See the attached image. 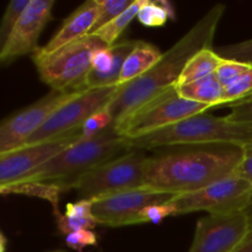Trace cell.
Returning <instances> with one entry per match:
<instances>
[{
  "label": "cell",
  "instance_id": "obj_30",
  "mask_svg": "<svg viewBox=\"0 0 252 252\" xmlns=\"http://www.w3.org/2000/svg\"><path fill=\"white\" fill-rule=\"evenodd\" d=\"M229 107H230V113L226 116L229 121L252 125V95L230 103Z\"/></svg>",
  "mask_w": 252,
  "mask_h": 252
},
{
  "label": "cell",
  "instance_id": "obj_20",
  "mask_svg": "<svg viewBox=\"0 0 252 252\" xmlns=\"http://www.w3.org/2000/svg\"><path fill=\"white\" fill-rule=\"evenodd\" d=\"M223 58L213 48H206L194 54L186 64L176 86L186 85L216 73Z\"/></svg>",
  "mask_w": 252,
  "mask_h": 252
},
{
  "label": "cell",
  "instance_id": "obj_16",
  "mask_svg": "<svg viewBox=\"0 0 252 252\" xmlns=\"http://www.w3.org/2000/svg\"><path fill=\"white\" fill-rule=\"evenodd\" d=\"M98 9V0H88L84 2L73 14L69 15V17H66L51 41L39 49L43 53H52L75 39L90 34L97 19Z\"/></svg>",
  "mask_w": 252,
  "mask_h": 252
},
{
  "label": "cell",
  "instance_id": "obj_35",
  "mask_svg": "<svg viewBox=\"0 0 252 252\" xmlns=\"http://www.w3.org/2000/svg\"><path fill=\"white\" fill-rule=\"evenodd\" d=\"M245 214L246 216H248V218H249V221H252V191H251V196H250V201H249V204H248V207H246L245 208Z\"/></svg>",
  "mask_w": 252,
  "mask_h": 252
},
{
  "label": "cell",
  "instance_id": "obj_1",
  "mask_svg": "<svg viewBox=\"0 0 252 252\" xmlns=\"http://www.w3.org/2000/svg\"><path fill=\"white\" fill-rule=\"evenodd\" d=\"M245 147L206 144L166 148L144 165V187L166 193H191L235 175Z\"/></svg>",
  "mask_w": 252,
  "mask_h": 252
},
{
  "label": "cell",
  "instance_id": "obj_33",
  "mask_svg": "<svg viewBox=\"0 0 252 252\" xmlns=\"http://www.w3.org/2000/svg\"><path fill=\"white\" fill-rule=\"evenodd\" d=\"M236 176L248 180L252 184V144L245 145V154L243 162L235 171Z\"/></svg>",
  "mask_w": 252,
  "mask_h": 252
},
{
  "label": "cell",
  "instance_id": "obj_29",
  "mask_svg": "<svg viewBox=\"0 0 252 252\" xmlns=\"http://www.w3.org/2000/svg\"><path fill=\"white\" fill-rule=\"evenodd\" d=\"M171 216H176V209L174 208V206H171L170 202H167V203L153 204V206L147 207L142 212V214H140V221H142V224H159L165 218Z\"/></svg>",
  "mask_w": 252,
  "mask_h": 252
},
{
  "label": "cell",
  "instance_id": "obj_17",
  "mask_svg": "<svg viewBox=\"0 0 252 252\" xmlns=\"http://www.w3.org/2000/svg\"><path fill=\"white\" fill-rule=\"evenodd\" d=\"M162 53L160 49L154 44L138 41L137 46L125 61L120 79H118V85L129 84L147 74L159 62Z\"/></svg>",
  "mask_w": 252,
  "mask_h": 252
},
{
  "label": "cell",
  "instance_id": "obj_34",
  "mask_svg": "<svg viewBox=\"0 0 252 252\" xmlns=\"http://www.w3.org/2000/svg\"><path fill=\"white\" fill-rule=\"evenodd\" d=\"M233 252H252V230L248 235V238L243 241V244Z\"/></svg>",
  "mask_w": 252,
  "mask_h": 252
},
{
  "label": "cell",
  "instance_id": "obj_18",
  "mask_svg": "<svg viewBox=\"0 0 252 252\" xmlns=\"http://www.w3.org/2000/svg\"><path fill=\"white\" fill-rule=\"evenodd\" d=\"M176 90L181 97L207 105L211 108L224 105V88L217 79L216 73L193 83L176 86Z\"/></svg>",
  "mask_w": 252,
  "mask_h": 252
},
{
  "label": "cell",
  "instance_id": "obj_22",
  "mask_svg": "<svg viewBox=\"0 0 252 252\" xmlns=\"http://www.w3.org/2000/svg\"><path fill=\"white\" fill-rule=\"evenodd\" d=\"M142 0H133L132 5L123 12L122 15L115 19L113 21L108 22L107 25L98 29L97 31L91 34H96L107 47H112L116 44V41L120 38L126 29L130 25V22L137 17L139 12Z\"/></svg>",
  "mask_w": 252,
  "mask_h": 252
},
{
  "label": "cell",
  "instance_id": "obj_6",
  "mask_svg": "<svg viewBox=\"0 0 252 252\" xmlns=\"http://www.w3.org/2000/svg\"><path fill=\"white\" fill-rule=\"evenodd\" d=\"M209 108L207 105L181 97L176 86H172L135 108L121 122L116 123L115 128L118 134L126 139H134L175 125L191 116L201 115Z\"/></svg>",
  "mask_w": 252,
  "mask_h": 252
},
{
  "label": "cell",
  "instance_id": "obj_27",
  "mask_svg": "<svg viewBox=\"0 0 252 252\" xmlns=\"http://www.w3.org/2000/svg\"><path fill=\"white\" fill-rule=\"evenodd\" d=\"M252 95V66L246 73H244L236 81H234L231 85L224 89L223 102L234 103L236 101H240L243 98Z\"/></svg>",
  "mask_w": 252,
  "mask_h": 252
},
{
  "label": "cell",
  "instance_id": "obj_19",
  "mask_svg": "<svg viewBox=\"0 0 252 252\" xmlns=\"http://www.w3.org/2000/svg\"><path fill=\"white\" fill-rule=\"evenodd\" d=\"M0 192H1V194H26V196L46 199L53 207V213L57 218V217L61 216L58 207L59 197L65 191L59 185L52 184V182L21 181L0 187Z\"/></svg>",
  "mask_w": 252,
  "mask_h": 252
},
{
  "label": "cell",
  "instance_id": "obj_25",
  "mask_svg": "<svg viewBox=\"0 0 252 252\" xmlns=\"http://www.w3.org/2000/svg\"><path fill=\"white\" fill-rule=\"evenodd\" d=\"M113 125H115V118L108 108L98 111L94 113L89 120H86V122L83 125L80 130L81 139L96 137Z\"/></svg>",
  "mask_w": 252,
  "mask_h": 252
},
{
  "label": "cell",
  "instance_id": "obj_31",
  "mask_svg": "<svg viewBox=\"0 0 252 252\" xmlns=\"http://www.w3.org/2000/svg\"><path fill=\"white\" fill-rule=\"evenodd\" d=\"M65 244L75 251H83L88 246L97 244V236L93 230H78L65 236Z\"/></svg>",
  "mask_w": 252,
  "mask_h": 252
},
{
  "label": "cell",
  "instance_id": "obj_3",
  "mask_svg": "<svg viewBox=\"0 0 252 252\" xmlns=\"http://www.w3.org/2000/svg\"><path fill=\"white\" fill-rule=\"evenodd\" d=\"M130 150L127 139L118 134L113 125L96 137L78 140L22 181L52 182L66 192L84 175Z\"/></svg>",
  "mask_w": 252,
  "mask_h": 252
},
{
  "label": "cell",
  "instance_id": "obj_21",
  "mask_svg": "<svg viewBox=\"0 0 252 252\" xmlns=\"http://www.w3.org/2000/svg\"><path fill=\"white\" fill-rule=\"evenodd\" d=\"M137 19L147 27L164 26L167 20L175 19V9L166 0H142Z\"/></svg>",
  "mask_w": 252,
  "mask_h": 252
},
{
  "label": "cell",
  "instance_id": "obj_8",
  "mask_svg": "<svg viewBox=\"0 0 252 252\" xmlns=\"http://www.w3.org/2000/svg\"><path fill=\"white\" fill-rule=\"evenodd\" d=\"M120 85L86 89L74 95L52 113L47 122L27 139L25 144L46 142L80 132L86 120L110 106ZM24 144V145H25ZM22 147V145H21Z\"/></svg>",
  "mask_w": 252,
  "mask_h": 252
},
{
  "label": "cell",
  "instance_id": "obj_5",
  "mask_svg": "<svg viewBox=\"0 0 252 252\" xmlns=\"http://www.w3.org/2000/svg\"><path fill=\"white\" fill-rule=\"evenodd\" d=\"M105 47L107 46L96 34H86L52 53H43L38 48L32 54V61L41 80L52 90L80 93L86 90L94 52Z\"/></svg>",
  "mask_w": 252,
  "mask_h": 252
},
{
  "label": "cell",
  "instance_id": "obj_23",
  "mask_svg": "<svg viewBox=\"0 0 252 252\" xmlns=\"http://www.w3.org/2000/svg\"><path fill=\"white\" fill-rule=\"evenodd\" d=\"M30 1L31 0H11L7 4L4 16H2L1 25H0V49L6 43L10 33L12 32L15 25L17 24L26 7L29 6Z\"/></svg>",
  "mask_w": 252,
  "mask_h": 252
},
{
  "label": "cell",
  "instance_id": "obj_32",
  "mask_svg": "<svg viewBox=\"0 0 252 252\" xmlns=\"http://www.w3.org/2000/svg\"><path fill=\"white\" fill-rule=\"evenodd\" d=\"M93 203L94 201L90 199H80L75 203H68L65 206V216L78 219L95 218L93 214Z\"/></svg>",
  "mask_w": 252,
  "mask_h": 252
},
{
  "label": "cell",
  "instance_id": "obj_2",
  "mask_svg": "<svg viewBox=\"0 0 252 252\" xmlns=\"http://www.w3.org/2000/svg\"><path fill=\"white\" fill-rule=\"evenodd\" d=\"M224 11L225 5H214L169 51L162 53L159 62L147 74L118 88L115 98L107 107L115 118V125L160 93L176 86L192 57L202 49L212 48Z\"/></svg>",
  "mask_w": 252,
  "mask_h": 252
},
{
  "label": "cell",
  "instance_id": "obj_36",
  "mask_svg": "<svg viewBox=\"0 0 252 252\" xmlns=\"http://www.w3.org/2000/svg\"><path fill=\"white\" fill-rule=\"evenodd\" d=\"M51 252H62V251H51Z\"/></svg>",
  "mask_w": 252,
  "mask_h": 252
},
{
  "label": "cell",
  "instance_id": "obj_24",
  "mask_svg": "<svg viewBox=\"0 0 252 252\" xmlns=\"http://www.w3.org/2000/svg\"><path fill=\"white\" fill-rule=\"evenodd\" d=\"M132 2L133 1H129V0H98L100 9H98L97 19H96L91 33L96 32L105 25H107L108 22L117 19L120 15H122L132 5Z\"/></svg>",
  "mask_w": 252,
  "mask_h": 252
},
{
  "label": "cell",
  "instance_id": "obj_11",
  "mask_svg": "<svg viewBox=\"0 0 252 252\" xmlns=\"http://www.w3.org/2000/svg\"><path fill=\"white\" fill-rule=\"evenodd\" d=\"M76 94L52 90L31 106L17 111L2 121L0 126V154L24 145L47 122L54 111Z\"/></svg>",
  "mask_w": 252,
  "mask_h": 252
},
{
  "label": "cell",
  "instance_id": "obj_10",
  "mask_svg": "<svg viewBox=\"0 0 252 252\" xmlns=\"http://www.w3.org/2000/svg\"><path fill=\"white\" fill-rule=\"evenodd\" d=\"M174 197L175 194L140 187L94 199L93 214L101 225L111 228L135 225L142 224L140 214L147 207L167 203Z\"/></svg>",
  "mask_w": 252,
  "mask_h": 252
},
{
  "label": "cell",
  "instance_id": "obj_14",
  "mask_svg": "<svg viewBox=\"0 0 252 252\" xmlns=\"http://www.w3.org/2000/svg\"><path fill=\"white\" fill-rule=\"evenodd\" d=\"M54 0H31L21 15L6 43L0 49L1 64H9L16 58L38 49L37 42L46 25L52 20Z\"/></svg>",
  "mask_w": 252,
  "mask_h": 252
},
{
  "label": "cell",
  "instance_id": "obj_12",
  "mask_svg": "<svg viewBox=\"0 0 252 252\" xmlns=\"http://www.w3.org/2000/svg\"><path fill=\"white\" fill-rule=\"evenodd\" d=\"M250 221L245 212L209 214L196 224L189 252H233L250 234Z\"/></svg>",
  "mask_w": 252,
  "mask_h": 252
},
{
  "label": "cell",
  "instance_id": "obj_7",
  "mask_svg": "<svg viewBox=\"0 0 252 252\" xmlns=\"http://www.w3.org/2000/svg\"><path fill=\"white\" fill-rule=\"evenodd\" d=\"M144 150L132 149L123 157L88 172L71 185L80 199H94L144 187Z\"/></svg>",
  "mask_w": 252,
  "mask_h": 252
},
{
  "label": "cell",
  "instance_id": "obj_28",
  "mask_svg": "<svg viewBox=\"0 0 252 252\" xmlns=\"http://www.w3.org/2000/svg\"><path fill=\"white\" fill-rule=\"evenodd\" d=\"M216 52L221 58L252 64V38L219 47L216 49Z\"/></svg>",
  "mask_w": 252,
  "mask_h": 252
},
{
  "label": "cell",
  "instance_id": "obj_4",
  "mask_svg": "<svg viewBox=\"0 0 252 252\" xmlns=\"http://www.w3.org/2000/svg\"><path fill=\"white\" fill-rule=\"evenodd\" d=\"M130 149L158 150L186 145L252 144V125L231 122L226 117L204 113L187 117L160 130L127 139Z\"/></svg>",
  "mask_w": 252,
  "mask_h": 252
},
{
  "label": "cell",
  "instance_id": "obj_13",
  "mask_svg": "<svg viewBox=\"0 0 252 252\" xmlns=\"http://www.w3.org/2000/svg\"><path fill=\"white\" fill-rule=\"evenodd\" d=\"M80 139V132H76L57 139L25 144L11 152L0 154V187L22 181L34 170Z\"/></svg>",
  "mask_w": 252,
  "mask_h": 252
},
{
  "label": "cell",
  "instance_id": "obj_26",
  "mask_svg": "<svg viewBox=\"0 0 252 252\" xmlns=\"http://www.w3.org/2000/svg\"><path fill=\"white\" fill-rule=\"evenodd\" d=\"M251 66L252 64L223 58L221 63L219 64L218 69L216 70V76L219 83H220V85L225 89L229 85H231L234 81L238 80Z\"/></svg>",
  "mask_w": 252,
  "mask_h": 252
},
{
  "label": "cell",
  "instance_id": "obj_15",
  "mask_svg": "<svg viewBox=\"0 0 252 252\" xmlns=\"http://www.w3.org/2000/svg\"><path fill=\"white\" fill-rule=\"evenodd\" d=\"M138 41H122L112 47L97 49L91 58V70L85 81L86 89L118 85L123 64Z\"/></svg>",
  "mask_w": 252,
  "mask_h": 252
},
{
  "label": "cell",
  "instance_id": "obj_9",
  "mask_svg": "<svg viewBox=\"0 0 252 252\" xmlns=\"http://www.w3.org/2000/svg\"><path fill=\"white\" fill-rule=\"evenodd\" d=\"M251 191V182L233 175L198 191L175 196L170 203L176 209V216L202 211L209 214H228L245 211Z\"/></svg>",
  "mask_w": 252,
  "mask_h": 252
}]
</instances>
